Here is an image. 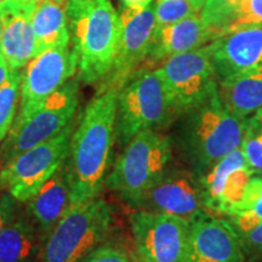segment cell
<instances>
[{
	"label": "cell",
	"instance_id": "1",
	"mask_svg": "<svg viewBox=\"0 0 262 262\" xmlns=\"http://www.w3.org/2000/svg\"><path fill=\"white\" fill-rule=\"evenodd\" d=\"M118 90H97L79 117L71 140L68 165L72 173L71 205L100 194L116 143Z\"/></svg>",
	"mask_w": 262,
	"mask_h": 262
},
{
	"label": "cell",
	"instance_id": "2",
	"mask_svg": "<svg viewBox=\"0 0 262 262\" xmlns=\"http://www.w3.org/2000/svg\"><path fill=\"white\" fill-rule=\"evenodd\" d=\"M170 136L173 153L199 178L219 160L241 148L248 119L228 110L219 86L204 102L181 114Z\"/></svg>",
	"mask_w": 262,
	"mask_h": 262
},
{
	"label": "cell",
	"instance_id": "3",
	"mask_svg": "<svg viewBox=\"0 0 262 262\" xmlns=\"http://www.w3.org/2000/svg\"><path fill=\"white\" fill-rule=\"evenodd\" d=\"M72 49L78 79L101 84L116 61L122 22L111 0H67Z\"/></svg>",
	"mask_w": 262,
	"mask_h": 262
},
{
	"label": "cell",
	"instance_id": "4",
	"mask_svg": "<svg viewBox=\"0 0 262 262\" xmlns=\"http://www.w3.org/2000/svg\"><path fill=\"white\" fill-rule=\"evenodd\" d=\"M123 148L104 185L124 203L137 209L172 165L175 153L170 136L155 129L141 131Z\"/></svg>",
	"mask_w": 262,
	"mask_h": 262
},
{
	"label": "cell",
	"instance_id": "5",
	"mask_svg": "<svg viewBox=\"0 0 262 262\" xmlns=\"http://www.w3.org/2000/svg\"><path fill=\"white\" fill-rule=\"evenodd\" d=\"M112 227L113 210L102 198L70 206L44 241L40 262H81L106 244Z\"/></svg>",
	"mask_w": 262,
	"mask_h": 262
},
{
	"label": "cell",
	"instance_id": "6",
	"mask_svg": "<svg viewBox=\"0 0 262 262\" xmlns=\"http://www.w3.org/2000/svg\"><path fill=\"white\" fill-rule=\"evenodd\" d=\"M168 94L156 70L141 67L118 90L116 141L124 147L145 130H160L173 123Z\"/></svg>",
	"mask_w": 262,
	"mask_h": 262
},
{
	"label": "cell",
	"instance_id": "7",
	"mask_svg": "<svg viewBox=\"0 0 262 262\" xmlns=\"http://www.w3.org/2000/svg\"><path fill=\"white\" fill-rule=\"evenodd\" d=\"M75 118L52 139L10 159L0 170V187L17 202L27 203L68 158Z\"/></svg>",
	"mask_w": 262,
	"mask_h": 262
},
{
	"label": "cell",
	"instance_id": "8",
	"mask_svg": "<svg viewBox=\"0 0 262 262\" xmlns=\"http://www.w3.org/2000/svg\"><path fill=\"white\" fill-rule=\"evenodd\" d=\"M168 94L175 119L201 104L219 86L210 42L166 58L155 68Z\"/></svg>",
	"mask_w": 262,
	"mask_h": 262
},
{
	"label": "cell",
	"instance_id": "9",
	"mask_svg": "<svg viewBox=\"0 0 262 262\" xmlns=\"http://www.w3.org/2000/svg\"><path fill=\"white\" fill-rule=\"evenodd\" d=\"M79 79L72 78L24 122L14 124L0 150L3 165L24 150L57 136L74 119Z\"/></svg>",
	"mask_w": 262,
	"mask_h": 262
},
{
	"label": "cell",
	"instance_id": "10",
	"mask_svg": "<svg viewBox=\"0 0 262 262\" xmlns=\"http://www.w3.org/2000/svg\"><path fill=\"white\" fill-rule=\"evenodd\" d=\"M135 253L149 262H185L191 221L136 209L129 215Z\"/></svg>",
	"mask_w": 262,
	"mask_h": 262
},
{
	"label": "cell",
	"instance_id": "11",
	"mask_svg": "<svg viewBox=\"0 0 262 262\" xmlns=\"http://www.w3.org/2000/svg\"><path fill=\"white\" fill-rule=\"evenodd\" d=\"M75 73L77 58L72 45L49 49L32 58L22 72L19 111L14 124L27 119Z\"/></svg>",
	"mask_w": 262,
	"mask_h": 262
},
{
	"label": "cell",
	"instance_id": "12",
	"mask_svg": "<svg viewBox=\"0 0 262 262\" xmlns=\"http://www.w3.org/2000/svg\"><path fill=\"white\" fill-rule=\"evenodd\" d=\"M119 16L122 22V37L116 61L112 71L98 85L97 90H119L131 75L142 67L152 47L156 32L153 3L142 10H133L122 6Z\"/></svg>",
	"mask_w": 262,
	"mask_h": 262
},
{
	"label": "cell",
	"instance_id": "13",
	"mask_svg": "<svg viewBox=\"0 0 262 262\" xmlns=\"http://www.w3.org/2000/svg\"><path fill=\"white\" fill-rule=\"evenodd\" d=\"M137 209L193 220L208 212L201 178L182 164L172 165L149 189Z\"/></svg>",
	"mask_w": 262,
	"mask_h": 262
},
{
	"label": "cell",
	"instance_id": "14",
	"mask_svg": "<svg viewBox=\"0 0 262 262\" xmlns=\"http://www.w3.org/2000/svg\"><path fill=\"white\" fill-rule=\"evenodd\" d=\"M185 262H245V256L229 222L208 211L191 220Z\"/></svg>",
	"mask_w": 262,
	"mask_h": 262
},
{
	"label": "cell",
	"instance_id": "15",
	"mask_svg": "<svg viewBox=\"0 0 262 262\" xmlns=\"http://www.w3.org/2000/svg\"><path fill=\"white\" fill-rule=\"evenodd\" d=\"M255 172L248 165L241 148L214 164L201 176L208 211L219 216L227 215L242 198Z\"/></svg>",
	"mask_w": 262,
	"mask_h": 262
},
{
	"label": "cell",
	"instance_id": "16",
	"mask_svg": "<svg viewBox=\"0 0 262 262\" xmlns=\"http://www.w3.org/2000/svg\"><path fill=\"white\" fill-rule=\"evenodd\" d=\"M34 5L26 0L0 3V52L11 71H21L37 56V41L32 24Z\"/></svg>",
	"mask_w": 262,
	"mask_h": 262
},
{
	"label": "cell",
	"instance_id": "17",
	"mask_svg": "<svg viewBox=\"0 0 262 262\" xmlns=\"http://www.w3.org/2000/svg\"><path fill=\"white\" fill-rule=\"evenodd\" d=\"M217 83L262 66V26L232 32L210 42Z\"/></svg>",
	"mask_w": 262,
	"mask_h": 262
},
{
	"label": "cell",
	"instance_id": "18",
	"mask_svg": "<svg viewBox=\"0 0 262 262\" xmlns=\"http://www.w3.org/2000/svg\"><path fill=\"white\" fill-rule=\"evenodd\" d=\"M219 38L221 34L217 29L204 25L198 11L182 21L156 29L152 47L142 67L152 68L173 55L205 47Z\"/></svg>",
	"mask_w": 262,
	"mask_h": 262
},
{
	"label": "cell",
	"instance_id": "19",
	"mask_svg": "<svg viewBox=\"0 0 262 262\" xmlns=\"http://www.w3.org/2000/svg\"><path fill=\"white\" fill-rule=\"evenodd\" d=\"M72 173L68 158L28 203L32 222L45 241L71 205Z\"/></svg>",
	"mask_w": 262,
	"mask_h": 262
},
{
	"label": "cell",
	"instance_id": "20",
	"mask_svg": "<svg viewBox=\"0 0 262 262\" xmlns=\"http://www.w3.org/2000/svg\"><path fill=\"white\" fill-rule=\"evenodd\" d=\"M32 24L37 41V55L49 49L71 45L67 0H40L34 5Z\"/></svg>",
	"mask_w": 262,
	"mask_h": 262
},
{
	"label": "cell",
	"instance_id": "21",
	"mask_svg": "<svg viewBox=\"0 0 262 262\" xmlns=\"http://www.w3.org/2000/svg\"><path fill=\"white\" fill-rule=\"evenodd\" d=\"M217 84L224 103L242 119L262 110V66Z\"/></svg>",
	"mask_w": 262,
	"mask_h": 262
},
{
	"label": "cell",
	"instance_id": "22",
	"mask_svg": "<svg viewBox=\"0 0 262 262\" xmlns=\"http://www.w3.org/2000/svg\"><path fill=\"white\" fill-rule=\"evenodd\" d=\"M38 231L26 217H16L0 234V262H32L38 250Z\"/></svg>",
	"mask_w": 262,
	"mask_h": 262
},
{
	"label": "cell",
	"instance_id": "23",
	"mask_svg": "<svg viewBox=\"0 0 262 262\" xmlns=\"http://www.w3.org/2000/svg\"><path fill=\"white\" fill-rule=\"evenodd\" d=\"M235 231H247L262 224V173L255 172L242 198L224 216Z\"/></svg>",
	"mask_w": 262,
	"mask_h": 262
},
{
	"label": "cell",
	"instance_id": "24",
	"mask_svg": "<svg viewBox=\"0 0 262 262\" xmlns=\"http://www.w3.org/2000/svg\"><path fill=\"white\" fill-rule=\"evenodd\" d=\"M22 71H11L8 80L0 86V142L11 130L17 114L21 95Z\"/></svg>",
	"mask_w": 262,
	"mask_h": 262
},
{
	"label": "cell",
	"instance_id": "25",
	"mask_svg": "<svg viewBox=\"0 0 262 262\" xmlns=\"http://www.w3.org/2000/svg\"><path fill=\"white\" fill-rule=\"evenodd\" d=\"M262 26V0H239L222 27L225 35L249 27Z\"/></svg>",
	"mask_w": 262,
	"mask_h": 262
},
{
	"label": "cell",
	"instance_id": "26",
	"mask_svg": "<svg viewBox=\"0 0 262 262\" xmlns=\"http://www.w3.org/2000/svg\"><path fill=\"white\" fill-rule=\"evenodd\" d=\"M195 12L191 0H158L155 4L156 29L182 21Z\"/></svg>",
	"mask_w": 262,
	"mask_h": 262
},
{
	"label": "cell",
	"instance_id": "27",
	"mask_svg": "<svg viewBox=\"0 0 262 262\" xmlns=\"http://www.w3.org/2000/svg\"><path fill=\"white\" fill-rule=\"evenodd\" d=\"M248 165L254 171L262 173V127L254 117L248 119V126L241 145Z\"/></svg>",
	"mask_w": 262,
	"mask_h": 262
},
{
	"label": "cell",
	"instance_id": "28",
	"mask_svg": "<svg viewBox=\"0 0 262 262\" xmlns=\"http://www.w3.org/2000/svg\"><path fill=\"white\" fill-rule=\"evenodd\" d=\"M238 3L239 0H205L199 15L204 25L217 29L221 37H224L222 27Z\"/></svg>",
	"mask_w": 262,
	"mask_h": 262
},
{
	"label": "cell",
	"instance_id": "29",
	"mask_svg": "<svg viewBox=\"0 0 262 262\" xmlns=\"http://www.w3.org/2000/svg\"><path fill=\"white\" fill-rule=\"evenodd\" d=\"M245 262H262V224L247 231H235Z\"/></svg>",
	"mask_w": 262,
	"mask_h": 262
},
{
	"label": "cell",
	"instance_id": "30",
	"mask_svg": "<svg viewBox=\"0 0 262 262\" xmlns=\"http://www.w3.org/2000/svg\"><path fill=\"white\" fill-rule=\"evenodd\" d=\"M81 262H134L133 257L116 245L103 244L95 249Z\"/></svg>",
	"mask_w": 262,
	"mask_h": 262
},
{
	"label": "cell",
	"instance_id": "31",
	"mask_svg": "<svg viewBox=\"0 0 262 262\" xmlns=\"http://www.w3.org/2000/svg\"><path fill=\"white\" fill-rule=\"evenodd\" d=\"M16 199L9 192L0 194V234L16 217Z\"/></svg>",
	"mask_w": 262,
	"mask_h": 262
},
{
	"label": "cell",
	"instance_id": "32",
	"mask_svg": "<svg viewBox=\"0 0 262 262\" xmlns=\"http://www.w3.org/2000/svg\"><path fill=\"white\" fill-rule=\"evenodd\" d=\"M122 6L133 10H142L146 9L153 3V0H120Z\"/></svg>",
	"mask_w": 262,
	"mask_h": 262
},
{
	"label": "cell",
	"instance_id": "33",
	"mask_svg": "<svg viewBox=\"0 0 262 262\" xmlns=\"http://www.w3.org/2000/svg\"><path fill=\"white\" fill-rule=\"evenodd\" d=\"M10 74H11V70H10L8 63H6L4 57H3V55L0 54V86L8 80Z\"/></svg>",
	"mask_w": 262,
	"mask_h": 262
},
{
	"label": "cell",
	"instance_id": "34",
	"mask_svg": "<svg viewBox=\"0 0 262 262\" xmlns=\"http://www.w3.org/2000/svg\"><path fill=\"white\" fill-rule=\"evenodd\" d=\"M204 2H205V0H191L192 5L194 6V9L196 10V11H199V10L202 9V6H203V4H204Z\"/></svg>",
	"mask_w": 262,
	"mask_h": 262
},
{
	"label": "cell",
	"instance_id": "35",
	"mask_svg": "<svg viewBox=\"0 0 262 262\" xmlns=\"http://www.w3.org/2000/svg\"><path fill=\"white\" fill-rule=\"evenodd\" d=\"M131 257H133V261L134 262H149V261H147L146 258H143L142 256H140L139 254H136L135 251H134V254L131 255Z\"/></svg>",
	"mask_w": 262,
	"mask_h": 262
},
{
	"label": "cell",
	"instance_id": "36",
	"mask_svg": "<svg viewBox=\"0 0 262 262\" xmlns=\"http://www.w3.org/2000/svg\"><path fill=\"white\" fill-rule=\"evenodd\" d=\"M0 49H2V22H0ZM2 54V52H0Z\"/></svg>",
	"mask_w": 262,
	"mask_h": 262
},
{
	"label": "cell",
	"instance_id": "37",
	"mask_svg": "<svg viewBox=\"0 0 262 262\" xmlns=\"http://www.w3.org/2000/svg\"><path fill=\"white\" fill-rule=\"evenodd\" d=\"M26 2L33 3V4H37V3H38V2H40V0H26Z\"/></svg>",
	"mask_w": 262,
	"mask_h": 262
},
{
	"label": "cell",
	"instance_id": "38",
	"mask_svg": "<svg viewBox=\"0 0 262 262\" xmlns=\"http://www.w3.org/2000/svg\"><path fill=\"white\" fill-rule=\"evenodd\" d=\"M256 114L262 119V110H260V111H258V112H256Z\"/></svg>",
	"mask_w": 262,
	"mask_h": 262
},
{
	"label": "cell",
	"instance_id": "39",
	"mask_svg": "<svg viewBox=\"0 0 262 262\" xmlns=\"http://www.w3.org/2000/svg\"><path fill=\"white\" fill-rule=\"evenodd\" d=\"M4 2H6V0H0V3H4Z\"/></svg>",
	"mask_w": 262,
	"mask_h": 262
}]
</instances>
